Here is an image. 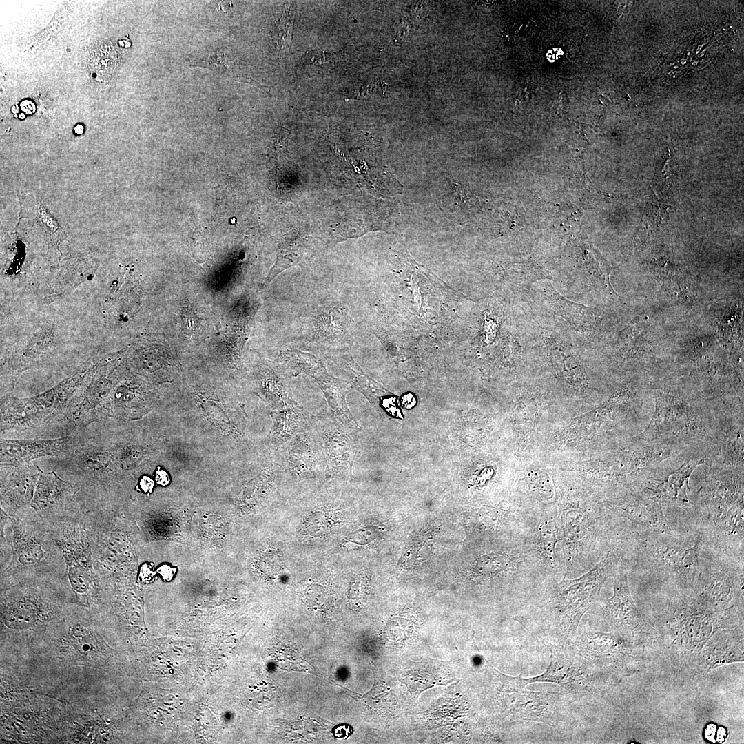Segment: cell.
<instances>
[{"label": "cell", "mask_w": 744, "mask_h": 744, "mask_svg": "<svg viewBox=\"0 0 744 744\" xmlns=\"http://www.w3.org/2000/svg\"><path fill=\"white\" fill-rule=\"evenodd\" d=\"M76 490L74 486L54 472L41 471L30 506L41 516H45L68 504Z\"/></svg>", "instance_id": "2e32d148"}, {"label": "cell", "mask_w": 744, "mask_h": 744, "mask_svg": "<svg viewBox=\"0 0 744 744\" xmlns=\"http://www.w3.org/2000/svg\"><path fill=\"white\" fill-rule=\"evenodd\" d=\"M335 57L333 54L325 52L313 51L304 56L307 63L313 64H323L331 61Z\"/></svg>", "instance_id": "484cf974"}, {"label": "cell", "mask_w": 744, "mask_h": 744, "mask_svg": "<svg viewBox=\"0 0 744 744\" xmlns=\"http://www.w3.org/2000/svg\"><path fill=\"white\" fill-rule=\"evenodd\" d=\"M70 459L78 468L96 477L107 475L117 465L112 448L108 446L83 444L76 447Z\"/></svg>", "instance_id": "ac0fdd59"}, {"label": "cell", "mask_w": 744, "mask_h": 744, "mask_svg": "<svg viewBox=\"0 0 744 744\" xmlns=\"http://www.w3.org/2000/svg\"><path fill=\"white\" fill-rule=\"evenodd\" d=\"M702 462L692 459L685 462L664 480L649 479L643 489L645 496L659 503L688 502L687 490L689 478L694 469Z\"/></svg>", "instance_id": "e0dca14e"}, {"label": "cell", "mask_w": 744, "mask_h": 744, "mask_svg": "<svg viewBox=\"0 0 744 744\" xmlns=\"http://www.w3.org/2000/svg\"><path fill=\"white\" fill-rule=\"evenodd\" d=\"M605 506L613 513L653 534H674L659 502L645 496L614 498L607 500Z\"/></svg>", "instance_id": "7c38bea8"}, {"label": "cell", "mask_w": 744, "mask_h": 744, "mask_svg": "<svg viewBox=\"0 0 744 744\" xmlns=\"http://www.w3.org/2000/svg\"><path fill=\"white\" fill-rule=\"evenodd\" d=\"M727 612L714 610L702 604L684 602L673 604L670 608L668 623L676 635L679 648L688 652L699 651L713 630L720 628Z\"/></svg>", "instance_id": "5b68a950"}, {"label": "cell", "mask_w": 744, "mask_h": 744, "mask_svg": "<svg viewBox=\"0 0 744 744\" xmlns=\"http://www.w3.org/2000/svg\"><path fill=\"white\" fill-rule=\"evenodd\" d=\"M308 236H302L286 238L278 247L276 262L263 287L267 286L279 273L296 265L302 258L308 243Z\"/></svg>", "instance_id": "603a6c76"}, {"label": "cell", "mask_w": 744, "mask_h": 744, "mask_svg": "<svg viewBox=\"0 0 744 744\" xmlns=\"http://www.w3.org/2000/svg\"><path fill=\"white\" fill-rule=\"evenodd\" d=\"M612 586L613 595L603 606L607 618L631 643L639 645L652 641L655 630L637 610L630 594L626 572L617 570Z\"/></svg>", "instance_id": "8992f818"}, {"label": "cell", "mask_w": 744, "mask_h": 744, "mask_svg": "<svg viewBox=\"0 0 744 744\" xmlns=\"http://www.w3.org/2000/svg\"><path fill=\"white\" fill-rule=\"evenodd\" d=\"M525 479L531 493L540 502H550L555 496V488L551 477L544 471L535 467L527 468Z\"/></svg>", "instance_id": "cb8c5ba5"}, {"label": "cell", "mask_w": 744, "mask_h": 744, "mask_svg": "<svg viewBox=\"0 0 744 744\" xmlns=\"http://www.w3.org/2000/svg\"><path fill=\"white\" fill-rule=\"evenodd\" d=\"M619 559L617 551L610 550L584 575L556 584L549 603L561 634L573 635L583 615L599 599L607 579L616 572Z\"/></svg>", "instance_id": "6da1fadb"}, {"label": "cell", "mask_w": 744, "mask_h": 744, "mask_svg": "<svg viewBox=\"0 0 744 744\" xmlns=\"http://www.w3.org/2000/svg\"><path fill=\"white\" fill-rule=\"evenodd\" d=\"M76 375L40 395L1 399V433L43 424L63 411L81 380Z\"/></svg>", "instance_id": "7a4b0ae2"}, {"label": "cell", "mask_w": 744, "mask_h": 744, "mask_svg": "<svg viewBox=\"0 0 744 744\" xmlns=\"http://www.w3.org/2000/svg\"><path fill=\"white\" fill-rule=\"evenodd\" d=\"M293 11L292 4H285L278 23L276 35L278 37L276 42L280 48L288 47L292 37Z\"/></svg>", "instance_id": "d4e9b609"}, {"label": "cell", "mask_w": 744, "mask_h": 744, "mask_svg": "<svg viewBox=\"0 0 744 744\" xmlns=\"http://www.w3.org/2000/svg\"><path fill=\"white\" fill-rule=\"evenodd\" d=\"M559 514L568 571L599 551L604 538L603 527L597 513L580 500L563 499L559 503Z\"/></svg>", "instance_id": "3957f363"}, {"label": "cell", "mask_w": 744, "mask_h": 744, "mask_svg": "<svg viewBox=\"0 0 744 744\" xmlns=\"http://www.w3.org/2000/svg\"><path fill=\"white\" fill-rule=\"evenodd\" d=\"M140 485L144 492H151L154 486V482L150 478L145 476L141 479Z\"/></svg>", "instance_id": "4316f807"}, {"label": "cell", "mask_w": 744, "mask_h": 744, "mask_svg": "<svg viewBox=\"0 0 744 744\" xmlns=\"http://www.w3.org/2000/svg\"><path fill=\"white\" fill-rule=\"evenodd\" d=\"M79 444L76 438L14 440L0 438V463L17 467L46 456H60L72 452Z\"/></svg>", "instance_id": "30bf717a"}, {"label": "cell", "mask_w": 744, "mask_h": 744, "mask_svg": "<svg viewBox=\"0 0 744 744\" xmlns=\"http://www.w3.org/2000/svg\"><path fill=\"white\" fill-rule=\"evenodd\" d=\"M57 543L70 584L78 593H86L91 590L94 580L85 529L79 524L65 526L59 533Z\"/></svg>", "instance_id": "ba28073f"}, {"label": "cell", "mask_w": 744, "mask_h": 744, "mask_svg": "<svg viewBox=\"0 0 744 744\" xmlns=\"http://www.w3.org/2000/svg\"><path fill=\"white\" fill-rule=\"evenodd\" d=\"M322 391L331 415L349 430L358 428L346 402L349 383L342 379L329 375L317 383Z\"/></svg>", "instance_id": "ffe728a7"}, {"label": "cell", "mask_w": 744, "mask_h": 744, "mask_svg": "<svg viewBox=\"0 0 744 744\" xmlns=\"http://www.w3.org/2000/svg\"><path fill=\"white\" fill-rule=\"evenodd\" d=\"M561 526L554 515L544 514L535 532L534 544L536 550L551 566L555 564V549L561 538Z\"/></svg>", "instance_id": "7402d4cb"}, {"label": "cell", "mask_w": 744, "mask_h": 744, "mask_svg": "<svg viewBox=\"0 0 744 744\" xmlns=\"http://www.w3.org/2000/svg\"><path fill=\"white\" fill-rule=\"evenodd\" d=\"M660 537L645 539L643 550L649 562L681 582L693 585L697 578L701 539L685 548L672 539Z\"/></svg>", "instance_id": "52a82bcc"}, {"label": "cell", "mask_w": 744, "mask_h": 744, "mask_svg": "<svg viewBox=\"0 0 744 744\" xmlns=\"http://www.w3.org/2000/svg\"><path fill=\"white\" fill-rule=\"evenodd\" d=\"M309 416L298 405L275 412L271 442L275 450L307 429Z\"/></svg>", "instance_id": "d6986e66"}, {"label": "cell", "mask_w": 744, "mask_h": 744, "mask_svg": "<svg viewBox=\"0 0 744 744\" xmlns=\"http://www.w3.org/2000/svg\"><path fill=\"white\" fill-rule=\"evenodd\" d=\"M12 467L9 471H1V506L10 515L31 503L42 471L30 463Z\"/></svg>", "instance_id": "4fadbf2b"}, {"label": "cell", "mask_w": 744, "mask_h": 744, "mask_svg": "<svg viewBox=\"0 0 744 744\" xmlns=\"http://www.w3.org/2000/svg\"><path fill=\"white\" fill-rule=\"evenodd\" d=\"M685 404L668 395H659L656 410L648 427L637 439L652 440L664 435H675L690 424Z\"/></svg>", "instance_id": "5bb4252c"}, {"label": "cell", "mask_w": 744, "mask_h": 744, "mask_svg": "<svg viewBox=\"0 0 744 744\" xmlns=\"http://www.w3.org/2000/svg\"><path fill=\"white\" fill-rule=\"evenodd\" d=\"M545 290L552 307H554L556 311L572 324L589 329L597 324L599 316L598 310L568 301L557 293L553 288L548 289L546 287Z\"/></svg>", "instance_id": "44dd1931"}, {"label": "cell", "mask_w": 744, "mask_h": 744, "mask_svg": "<svg viewBox=\"0 0 744 744\" xmlns=\"http://www.w3.org/2000/svg\"><path fill=\"white\" fill-rule=\"evenodd\" d=\"M12 561L7 569L25 571L41 568L50 558L49 545L34 527L12 517L7 528Z\"/></svg>", "instance_id": "9c48e42d"}, {"label": "cell", "mask_w": 744, "mask_h": 744, "mask_svg": "<svg viewBox=\"0 0 744 744\" xmlns=\"http://www.w3.org/2000/svg\"><path fill=\"white\" fill-rule=\"evenodd\" d=\"M327 474L339 479L351 475L358 448L349 430L331 414L309 417L307 429Z\"/></svg>", "instance_id": "277c9868"}, {"label": "cell", "mask_w": 744, "mask_h": 744, "mask_svg": "<svg viewBox=\"0 0 744 744\" xmlns=\"http://www.w3.org/2000/svg\"><path fill=\"white\" fill-rule=\"evenodd\" d=\"M699 601L716 611L726 612L736 592L741 590V580L731 570H721L705 575L699 580Z\"/></svg>", "instance_id": "9a60e30c"}, {"label": "cell", "mask_w": 744, "mask_h": 744, "mask_svg": "<svg viewBox=\"0 0 744 744\" xmlns=\"http://www.w3.org/2000/svg\"><path fill=\"white\" fill-rule=\"evenodd\" d=\"M156 479L158 484L165 485L168 483L167 474L164 471H162L158 468L156 471Z\"/></svg>", "instance_id": "83f0119b"}, {"label": "cell", "mask_w": 744, "mask_h": 744, "mask_svg": "<svg viewBox=\"0 0 744 744\" xmlns=\"http://www.w3.org/2000/svg\"><path fill=\"white\" fill-rule=\"evenodd\" d=\"M280 465L291 477L298 480L315 479L327 474L307 431L298 433L277 449Z\"/></svg>", "instance_id": "8fae6325"}]
</instances>
